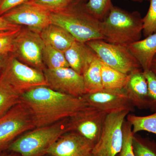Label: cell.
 Returning <instances> with one entry per match:
<instances>
[{"label": "cell", "instance_id": "cell-23", "mask_svg": "<svg viewBox=\"0 0 156 156\" xmlns=\"http://www.w3.org/2000/svg\"><path fill=\"white\" fill-rule=\"evenodd\" d=\"M43 59L46 68L48 69L69 67L64 53L49 45L45 44Z\"/></svg>", "mask_w": 156, "mask_h": 156}, {"label": "cell", "instance_id": "cell-36", "mask_svg": "<svg viewBox=\"0 0 156 156\" xmlns=\"http://www.w3.org/2000/svg\"><path fill=\"white\" fill-rule=\"evenodd\" d=\"M134 1H138V2H142V1H148V0H134Z\"/></svg>", "mask_w": 156, "mask_h": 156}, {"label": "cell", "instance_id": "cell-16", "mask_svg": "<svg viewBox=\"0 0 156 156\" xmlns=\"http://www.w3.org/2000/svg\"><path fill=\"white\" fill-rule=\"evenodd\" d=\"M64 53L69 67L82 76L96 55L86 43L77 41H75Z\"/></svg>", "mask_w": 156, "mask_h": 156}, {"label": "cell", "instance_id": "cell-12", "mask_svg": "<svg viewBox=\"0 0 156 156\" xmlns=\"http://www.w3.org/2000/svg\"><path fill=\"white\" fill-rule=\"evenodd\" d=\"M50 13L36 5L26 2L11 9L2 16L9 22L40 33L51 24Z\"/></svg>", "mask_w": 156, "mask_h": 156}, {"label": "cell", "instance_id": "cell-2", "mask_svg": "<svg viewBox=\"0 0 156 156\" xmlns=\"http://www.w3.org/2000/svg\"><path fill=\"white\" fill-rule=\"evenodd\" d=\"M101 26L105 41L128 48L141 39L143 18L139 12H128L113 5Z\"/></svg>", "mask_w": 156, "mask_h": 156}, {"label": "cell", "instance_id": "cell-15", "mask_svg": "<svg viewBox=\"0 0 156 156\" xmlns=\"http://www.w3.org/2000/svg\"><path fill=\"white\" fill-rule=\"evenodd\" d=\"M125 89L133 106L141 109L149 108L147 81L142 69L134 71L130 74Z\"/></svg>", "mask_w": 156, "mask_h": 156}, {"label": "cell", "instance_id": "cell-1", "mask_svg": "<svg viewBox=\"0 0 156 156\" xmlns=\"http://www.w3.org/2000/svg\"><path fill=\"white\" fill-rule=\"evenodd\" d=\"M20 101L27 107L35 128L53 125L67 119L87 106L82 97L40 86L21 95Z\"/></svg>", "mask_w": 156, "mask_h": 156}, {"label": "cell", "instance_id": "cell-27", "mask_svg": "<svg viewBox=\"0 0 156 156\" xmlns=\"http://www.w3.org/2000/svg\"><path fill=\"white\" fill-rule=\"evenodd\" d=\"M77 0H29L27 2L43 8L50 12L65 10Z\"/></svg>", "mask_w": 156, "mask_h": 156}, {"label": "cell", "instance_id": "cell-30", "mask_svg": "<svg viewBox=\"0 0 156 156\" xmlns=\"http://www.w3.org/2000/svg\"><path fill=\"white\" fill-rule=\"evenodd\" d=\"M143 72L147 81L149 108L156 111V76L150 69Z\"/></svg>", "mask_w": 156, "mask_h": 156}, {"label": "cell", "instance_id": "cell-17", "mask_svg": "<svg viewBox=\"0 0 156 156\" xmlns=\"http://www.w3.org/2000/svg\"><path fill=\"white\" fill-rule=\"evenodd\" d=\"M128 48L143 71L150 69L152 61L156 54V33L134 42Z\"/></svg>", "mask_w": 156, "mask_h": 156}, {"label": "cell", "instance_id": "cell-33", "mask_svg": "<svg viewBox=\"0 0 156 156\" xmlns=\"http://www.w3.org/2000/svg\"><path fill=\"white\" fill-rule=\"evenodd\" d=\"M9 55H0V76L2 73Z\"/></svg>", "mask_w": 156, "mask_h": 156}, {"label": "cell", "instance_id": "cell-29", "mask_svg": "<svg viewBox=\"0 0 156 156\" xmlns=\"http://www.w3.org/2000/svg\"><path fill=\"white\" fill-rule=\"evenodd\" d=\"M123 143L122 147L116 156H134L132 149V142L133 134L132 126L126 120L123 125Z\"/></svg>", "mask_w": 156, "mask_h": 156}, {"label": "cell", "instance_id": "cell-4", "mask_svg": "<svg viewBox=\"0 0 156 156\" xmlns=\"http://www.w3.org/2000/svg\"><path fill=\"white\" fill-rule=\"evenodd\" d=\"M68 118L53 125L35 128L19 136L10 144L7 150L21 156H45L54 142L67 132Z\"/></svg>", "mask_w": 156, "mask_h": 156}, {"label": "cell", "instance_id": "cell-20", "mask_svg": "<svg viewBox=\"0 0 156 156\" xmlns=\"http://www.w3.org/2000/svg\"><path fill=\"white\" fill-rule=\"evenodd\" d=\"M101 80L103 89H125L130 78L127 74L101 62Z\"/></svg>", "mask_w": 156, "mask_h": 156}, {"label": "cell", "instance_id": "cell-34", "mask_svg": "<svg viewBox=\"0 0 156 156\" xmlns=\"http://www.w3.org/2000/svg\"><path fill=\"white\" fill-rule=\"evenodd\" d=\"M0 156H21L19 154L14 152L8 151L7 152H0Z\"/></svg>", "mask_w": 156, "mask_h": 156}, {"label": "cell", "instance_id": "cell-19", "mask_svg": "<svg viewBox=\"0 0 156 156\" xmlns=\"http://www.w3.org/2000/svg\"><path fill=\"white\" fill-rule=\"evenodd\" d=\"M101 67V62L95 55L83 74L87 93H94L103 89Z\"/></svg>", "mask_w": 156, "mask_h": 156}, {"label": "cell", "instance_id": "cell-32", "mask_svg": "<svg viewBox=\"0 0 156 156\" xmlns=\"http://www.w3.org/2000/svg\"><path fill=\"white\" fill-rule=\"evenodd\" d=\"M21 27L13 24L3 18L2 16H0V31L11 30Z\"/></svg>", "mask_w": 156, "mask_h": 156}, {"label": "cell", "instance_id": "cell-7", "mask_svg": "<svg viewBox=\"0 0 156 156\" xmlns=\"http://www.w3.org/2000/svg\"><path fill=\"white\" fill-rule=\"evenodd\" d=\"M104 64L127 74L142 69L127 47L114 44L103 40L86 43Z\"/></svg>", "mask_w": 156, "mask_h": 156}, {"label": "cell", "instance_id": "cell-3", "mask_svg": "<svg viewBox=\"0 0 156 156\" xmlns=\"http://www.w3.org/2000/svg\"><path fill=\"white\" fill-rule=\"evenodd\" d=\"M78 2L65 10L51 12V24L64 28L78 41L86 43L93 40H104L101 21L89 14L83 5H78Z\"/></svg>", "mask_w": 156, "mask_h": 156}, {"label": "cell", "instance_id": "cell-11", "mask_svg": "<svg viewBox=\"0 0 156 156\" xmlns=\"http://www.w3.org/2000/svg\"><path fill=\"white\" fill-rule=\"evenodd\" d=\"M48 87L54 91L82 97L87 94L83 76L70 67L45 68L44 71Z\"/></svg>", "mask_w": 156, "mask_h": 156}, {"label": "cell", "instance_id": "cell-35", "mask_svg": "<svg viewBox=\"0 0 156 156\" xmlns=\"http://www.w3.org/2000/svg\"><path fill=\"white\" fill-rule=\"evenodd\" d=\"M150 70L154 73L156 76V54L154 57L152 61L151 64L150 68Z\"/></svg>", "mask_w": 156, "mask_h": 156}, {"label": "cell", "instance_id": "cell-18", "mask_svg": "<svg viewBox=\"0 0 156 156\" xmlns=\"http://www.w3.org/2000/svg\"><path fill=\"white\" fill-rule=\"evenodd\" d=\"M40 34L45 45L51 46L63 53L76 41L64 28L51 23Z\"/></svg>", "mask_w": 156, "mask_h": 156}, {"label": "cell", "instance_id": "cell-9", "mask_svg": "<svg viewBox=\"0 0 156 156\" xmlns=\"http://www.w3.org/2000/svg\"><path fill=\"white\" fill-rule=\"evenodd\" d=\"M44 46L40 33L21 28L14 40L11 54L23 63L43 72L46 68L43 59Z\"/></svg>", "mask_w": 156, "mask_h": 156}, {"label": "cell", "instance_id": "cell-14", "mask_svg": "<svg viewBox=\"0 0 156 156\" xmlns=\"http://www.w3.org/2000/svg\"><path fill=\"white\" fill-rule=\"evenodd\" d=\"M95 144L77 132L62 135L47 152L49 156H91Z\"/></svg>", "mask_w": 156, "mask_h": 156}, {"label": "cell", "instance_id": "cell-26", "mask_svg": "<svg viewBox=\"0 0 156 156\" xmlns=\"http://www.w3.org/2000/svg\"><path fill=\"white\" fill-rule=\"evenodd\" d=\"M21 27L11 30L0 31V55H9L13 52L14 40Z\"/></svg>", "mask_w": 156, "mask_h": 156}, {"label": "cell", "instance_id": "cell-13", "mask_svg": "<svg viewBox=\"0 0 156 156\" xmlns=\"http://www.w3.org/2000/svg\"><path fill=\"white\" fill-rule=\"evenodd\" d=\"M82 97L87 105L99 109L107 114L125 110L131 112L134 110V107L125 89H103L94 93H87Z\"/></svg>", "mask_w": 156, "mask_h": 156}, {"label": "cell", "instance_id": "cell-6", "mask_svg": "<svg viewBox=\"0 0 156 156\" xmlns=\"http://www.w3.org/2000/svg\"><path fill=\"white\" fill-rule=\"evenodd\" d=\"M35 128L27 107L20 101L0 118V152L22 134Z\"/></svg>", "mask_w": 156, "mask_h": 156}, {"label": "cell", "instance_id": "cell-31", "mask_svg": "<svg viewBox=\"0 0 156 156\" xmlns=\"http://www.w3.org/2000/svg\"><path fill=\"white\" fill-rule=\"evenodd\" d=\"M29 0H0V16Z\"/></svg>", "mask_w": 156, "mask_h": 156}, {"label": "cell", "instance_id": "cell-28", "mask_svg": "<svg viewBox=\"0 0 156 156\" xmlns=\"http://www.w3.org/2000/svg\"><path fill=\"white\" fill-rule=\"evenodd\" d=\"M147 13L143 18V33L145 37L156 33V0H150Z\"/></svg>", "mask_w": 156, "mask_h": 156}, {"label": "cell", "instance_id": "cell-5", "mask_svg": "<svg viewBox=\"0 0 156 156\" xmlns=\"http://www.w3.org/2000/svg\"><path fill=\"white\" fill-rule=\"evenodd\" d=\"M0 77L20 95L40 86H48L44 73L9 54Z\"/></svg>", "mask_w": 156, "mask_h": 156}, {"label": "cell", "instance_id": "cell-25", "mask_svg": "<svg viewBox=\"0 0 156 156\" xmlns=\"http://www.w3.org/2000/svg\"><path fill=\"white\" fill-rule=\"evenodd\" d=\"M84 9L96 19L102 21L113 6L112 0H87Z\"/></svg>", "mask_w": 156, "mask_h": 156}, {"label": "cell", "instance_id": "cell-21", "mask_svg": "<svg viewBox=\"0 0 156 156\" xmlns=\"http://www.w3.org/2000/svg\"><path fill=\"white\" fill-rule=\"evenodd\" d=\"M20 95L0 77V118L20 101Z\"/></svg>", "mask_w": 156, "mask_h": 156}, {"label": "cell", "instance_id": "cell-8", "mask_svg": "<svg viewBox=\"0 0 156 156\" xmlns=\"http://www.w3.org/2000/svg\"><path fill=\"white\" fill-rule=\"evenodd\" d=\"M130 112L122 111L107 115L100 138L91 156H116L122 147L123 125Z\"/></svg>", "mask_w": 156, "mask_h": 156}, {"label": "cell", "instance_id": "cell-22", "mask_svg": "<svg viewBox=\"0 0 156 156\" xmlns=\"http://www.w3.org/2000/svg\"><path fill=\"white\" fill-rule=\"evenodd\" d=\"M126 119L132 126L134 134L141 131H147L156 134V111L153 114L143 116L129 113Z\"/></svg>", "mask_w": 156, "mask_h": 156}, {"label": "cell", "instance_id": "cell-10", "mask_svg": "<svg viewBox=\"0 0 156 156\" xmlns=\"http://www.w3.org/2000/svg\"><path fill=\"white\" fill-rule=\"evenodd\" d=\"M107 114L88 106L68 118L67 131L77 132L95 144L100 138Z\"/></svg>", "mask_w": 156, "mask_h": 156}, {"label": "cell", "instance_id": "cell-24", "mask_svg": "<svg viewBox=\"0 0 156 156\" xmlns=\"http://www.w3.org/2000/svg\"><path fill=\"white\" fill-rule=\"evenodd\" d=\"M134 156H156V142L134 134L132 142Z\"/></svg>", "mask_w": 156, "mask_h": 156}]
</instances>
